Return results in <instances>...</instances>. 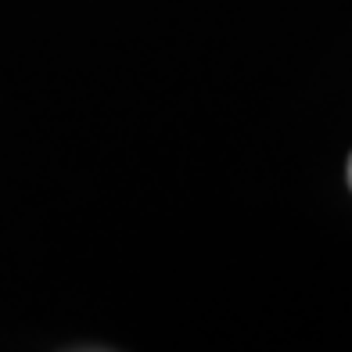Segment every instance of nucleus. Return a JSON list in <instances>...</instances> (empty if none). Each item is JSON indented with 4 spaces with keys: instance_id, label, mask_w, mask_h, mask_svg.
<instances>
[{
    "instance_id": "obj_1",
    "label": "nucleus",
    "mask_w": 352,
    "mask_h": 352,
    "mask_svg": "<svg viewBox=\"0 0 352 352\" xmlns=\"http://www.w3.org/2000/svg\"><path fill=\"white\" fill-rule=\"evenodd\" d=\"M349 187H352V158H349Z\"/></svg>"
}]
</instances>
